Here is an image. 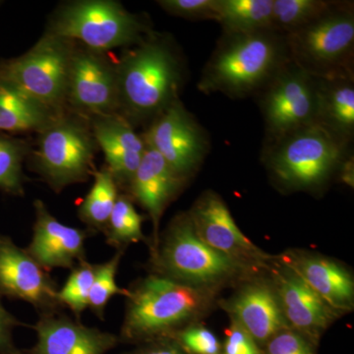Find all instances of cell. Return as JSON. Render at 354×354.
<instances>
[{
    "label": "cell",
    "instance_id": "obj_1",
    "mask_svg": "<svg viewBox=\"0 0 354 354\" xmlns=\"http://www.w3.org/2000/svg\"><path fill=\"white\" fill-rule=\"evenodd\" d=\"M118 114L135 127L153 121L178 99L183 66L174 46L151 34L115 62Z\"/></svg>",
    "mask_w": 354,
    "mask_h": 354
},
{
    "label": "cell",
    "instance_id": "obj_2",
    "mask_svg": "<svg viewBox=\"0 0 354 354\" xmlns=\"http://www.w3.org/2000/svg\"><path fill=\"white\" fill-rule=\"evenodd\" d=\"M215 295L216 291L149 274L128 290L120 341L136 346L176 334L208 312Z\"/></svg>",
    "mask_w": 354,
    "mask_h": 354
},
{
    "label": "cell",
    "instance_id": "obj_3",
    "mask_svg": "<svg viewBox=\"0 0 354 354\" xmlns=\"http://www.w3.org/2000/svg\"><path fill=\"white\" fill-rule=\"evenodd\" d=\"M153 274L177 283L216 291L239 281L255 268L218 252L203 242L189 214L176 216L152 248Z\"/></svg>",
    "mask_w": 354,
    "mask_h": 354
},
{
    "label": "cell",
    "instance_id": "obj_4",
    "mask_svg": "<svg viewBox=\"0 0 354 354\" xmlns=\"http://www.w3.org/2000/svg\"><path fill=\"white\" fill-rule=\"evenodd\" d=\"M286 51V43L274 31L228 34L209 60L200 90L232 97L251 94L285 66Z\"/></svg>",
    "mask_w": 354,
    "mask_h": 354
},
{
    "label": "cell",
    "instance_id": "obj_5",
    "mask_svg": "<svg viewBox=\"0 0 354 354\" xmlns=\"http://www.w3.org/2000/svg\"><path fill=\"white\" fill-rule=\"evenodd\" d=\"M38 134L32 167L55 192L94 176L97 143L88 118L66 111Z\"/></svg>",
    "mask_w": 354,
    "mask_h": 354
},
{
    "label": "cell",
    "instance_id": "obj_6",
    "mask_svg": "<svg viewBox=\"0 0 354 354\" xmlns=\"http://www.w3.org/2000/svg\"><path fill=\"white\" fill-rule=\"evenodd\" d=\"M46 35L58 37L90 50L106 53L136 46L150 36L144 21L111 0H80L58 8Z\"/></svg>",
    "mask_w": 354,
    "mask_h": 354
},
{
    "label": "cell",
    "instance_id": "obj_7",
    "mask_svg": "<svg viewBox=\"0 0 354 354\" xmlns=\"http://www.w3.org/2000/svg\"><path fill=\"white\" fill-rule=\"evenodd\" d=\"M76 43L44 35L31 50L0 62V82L57 113L67 109L70 65Z\"/></svg>",
    "mask_w": 354,
    "mask_h": 354
},
{
    "label": "cell",
    "instance_id": "obj_8",
    "mask_svg": "<svg viewBox=\"0 0 354 354\" xmlns=\"http://www.w3.org/2000/svg\"><path fill=\"white\" fill-rule=\"evenodd\" d=\"M344 146L325 128L310 125L276 142L268 165L286 189H318L341 165Z\"/></svg>",
    "mask_w": 354,
    "mask_h": 354
},
{
    "label": "cell",
    "instance_id": "obj_9",
    "mask_svg": "<svg viewBox=\"0 0 354 354\" xmlns=\"http://www.w3.org/2000/svg\"><path fill=\"white\" fill-rule=\"evenodd\" d=\"M286 46L293 62L314 76L348 70L354 43V17L351 10L333 9L286 35Z\"/></svg>",
    "mask_w": 354,
    "mask_h": 354
},
{
    "label": "cell",
    "instance_id": "obj_10",
    "mask_svg": "<svg viewBox=\"0 0 354 354\" xmlns=\"http://www.w3.org/2000/svg\"><path fill=\"white\" fill-rule=\"evenodd\" d=\"M272 141L317 124L318 79L295 62L286 64L270 81L262 104Z\"/></svg>",
    "mask_w": 354,
    "mask_h": 354
},
{
    "label": "cell",
    "instance_id": "obj_11",
    "mask_svg": "<svg viewBox=\"0 0 354 354\" xmlns=\"http://www.w3.org/2000/svg\"><path fill=\"white\" fill-rule=\"evenodd\" d=\"M142 137L146 146L160 155L184 180L199 169L208 153L204 130L179 99L151 122Z\"/></svg>",
    "mask_w": 354,
    "mask_h": 354
},
{
    "label": "cell",
    "instance_id": "obj_12",
    "mask_svg": "<svg viewBox=\"0 0 354 354\" xmlns=\"http://www.w3.org/2000/svg\"><path fill=\"white\" fill-rule=\"evenodd\" d=\"M67 109L88 120L118 113L115 62L104 53L75 44L70 65Z\"/></svg>",
    "mask_w": 354,
    "mask_h": 354
},
{
    "label": "cell",
    "instance_id": "obj_13",
    "mask_svg": "<svg viewBox=\"0 0 354 354\" xmlns=\"http://www.w3.org/2000/svg\"><path fill=\"white\" fill-rule=\"evenodd\" d=\"M188 214L198 236L211 248L252 268L270 259L239 230L218 193H202Z\"/></svg>",
    "mask_w": 354,
    "mask_h": 354
},
{
    "label": "cell",
    "instance_id": "obj_14",
    "mask_svg": "<svg viewBox=\"0 0 354 354\" xmlns=\"http://www.w3.org/2000/svg\"><path fill=\"white\" fill-rule=\"evenodd\" d=\"M57 291L48 272L26 249L0 234V297L23 300L41 314L57 312L62 306Z\"/></svg>",
    "mask_w": 354,
    "mask_h": 354
},
{
    "label": "cell",
    "instance_id": "obj_15",
    "mask_svg": "<svg viewBox=\"0 0 354 354\" xmlns=\"http://www.w3.org/2000/svg\"><path fill=\"white\" fill-rule=\"evenodd\" d=\"M272 272V285L288 327L319 346L321 337L339 314L286 262Z\"/></svg>",
    "mask_w": 354,
    "mask_h": 354
},
{
    "label": "cell",
    "instance_id": "obj_16",
    "mask_svg": "<svg viewBox=\"0 0 354 354\" xmlns=\"http://www.w3.org/2000/svg\"><path fill=\"white\" fill-rule=\"evenodd\" d=\"M35 220L27 252L44 270L73 269L86 260L88 232L60 223L41 200L34 202Z\"/></svg>",
    "mask_w": 354,
    "mask_h": 354
},
{
    "label": "cell",
    "instance_id": "obj_17",
    "mask_svg": "<svg viewBox=\"0 0 354 354\" xmlns=\"http://www.w3.org/2000/svg\"><path fill=\"white\" fill-rule=\"evenodd\" d=\"M32 329L37 342L26 354H106L120 342L118 335L88 327L58 311L39 314Z\"/></svg>",
    "mask_w": 354,
    "mask_h": 354
},
{
    "label": "cell",
    "instance_id": "obj_18",
    "mask_svg": "<svg viewBox=\"0 0 354 354\" xmlns=\"http://www.w3.org/2000/svg\"><path fill=\"white\" fill-rule=\"evenodd\" d=\"M223 305L232 320L241 326L261 348L274 335L290 328L274 285L263 279L249 281Z\"/></svg>",
    "mask_w": 354,
    "mask_h": 354
},
{
    "label": "cell",
    "instance_id": "obj_19",
    "mask_svg": "<svg viewBox=\"0 0 354 354\" xmlns=\"http://www.w3.org/2000/svg\"><path fill=\"white\" fill-rule=\"evenodd\" d=\"M90 121L95 143L104 153L106 169L118 188L128 190L146 151L143 137L118 113L95 116Z\"/></svg>",
    "mask_w": 354,
    "mask_h": 354
},
{
    "label": "cell",
    "instance_id": "obj_20",
    "mask_svg": "<svg viewBox=\"0 0 354 354\" xmlns=\"http://www.w3.org/2000/svg\"><path fill=\"white\" fill-rule=\"evenodd\" d=\"M185 181L172 171L160 155L147 146L128 191L133 199L145 209L152 221V248L157 245L160 239L158 225L160 218L169 203L183 187Z\"/></svg>",
    "mask_w": 354,
    "mask_h": 354
},
{
    "label": "cell",
    "instance_id": "obj_21",
    "mask_svg": "<svg viewBox=\"0 0 354 354\" xmlns=\"http://www.w3.org/2000/svg\"><path fill=\"white\" fill-rule=\"evenodd\" d=\"M283 262L337 314L353 310L354 281L346 267L330 258L304 252L290 254Z\"/></svg>",
    "mask_w": 354,
    "mask_h": 354
},
{
    "label": "cell",
    "instance_id": "obj_22",
    "mask_svg": "<svg viewBox=\"0 0 354 354\" xmlns=\"http://www.w3.org/2000/svg\"><path fill=\"white\" fill-rule=\"evenodd\" d=\"M318 79L317 124L325 128L342 144L354 131V87L349 70Z\"/></svg>",
    "mask_w": 354,
    "mask_h": 354
},
{
    "label": "cell",
    "instance_id": "obj_23",
    "mask_svg": "<svg viewBox=\"0 0 354 354\" xmlns=\"http://www.w3.org/2000/svg\"><path fill=\"white\" fill-rule=\"evenodd\" d=\"M59 114L0 82V132H39Z\"/></svg>",
    "mask_w": 354,
    "mask_h": 354
},
{
    "label": "cell",
    "instance_id": "obj_24",
    "mask_svg": "<svg viewBox=\"0 0 354 354\" xmlns=\"http://www.w3.org/2000/svg\"><path fill=\"white\" fill-rule=\"evenodd\" d=\"M274 0H216V21L228 34L272 30Z\"/></svg>",
    "mask_w": 354,
    "mask_h": 354
},
{
    "label": "cell",
    "instance_id": "obj_25",
    "mask_svg": "<svg viewBox=\"0 0 354 354\" xmlns=\"http://www.w3.org/2000/svg\"><path fill=\"white\" fill-rule=\"evenodd\" d=\"M118 196V186L106 167L95 171L94 183L79 207V218L92 232H104Z\"/></svg>",
    "mask_w": 354,
    "mask_h": 354
},
{
    "label": "cell",
    "instance_id": "obj_26",
    "mask_svg": "<svg viewBox=\"0 0 354 354\" xmlns=\"http://www.w3.org/2000/svg\"><path fill=\"white\" fill-rule=\"evenodd\" d=\"M143 216L135 209L132 200L127 195H120L116 200L108 225L102 234L109 245L124 251L130 244L146 241L142 230Z\"/></svg>",
    "mask_w": 354,
    "mask_h": 354
},
{
    "label": "cell",
    "instance_id": "obj_27",
    "mask_svg": "<svg viewBox=\"0 0 354 354\" xmlns=\"http://www.w3.org/2000/svg\"><path fill=\"white\" fill-rule=\"evenodd\" d=\"M334 8V2L323 0H274L272 30L290 34L323 17Z\"/></svg>",
    "mask_w": 354,
    "mask_h": 354
},
{
    "label": "cell",
    "instance_id": "obj_28",
    "mask_svg": "<svg viewBox=\"0 0 354 354\" xmlns=\"http://www.w3.org/2000/svg\"><path fill=\"white\" fill-rule=\"evenodd\" d=\"M29 153L25 140L0 133V190L14 196L24 194L22 167Z\"/></svg>",
    "mask_w": 354,
    "mask_h": 354
},
{
    "label": "cell",
    "instance_id": "obj_29",
    "mask_svg": "<svg viewBox=\"0 0 354 354\" xmlns=\"http://www.w3.org/2000/svg\"><path fill=\"white\" fill-rule=\"evenodd\" d=\"M123 252L124 251H116L111 259L95 266L94 283L88 297V308L101 321H104V313L109 300L118 295L127 297L128 293V290L120 288L116 283V274Z\"/></svg>",
    "mask_w": 354,
    "mask_h": 354
},
{
    "label": "cell",
    "instance_id": "obj_30",
    "mask_svg": "<svg viewBox=\"0 0 354 354\" xmlns=\"http://www.w3.org/2000/svg\"><path fill=\"white\" fill-rule=\"evenodd\" d=\"M95 266L87 260L79 263L72 269L66 283L57 291V297L62 306L71 310L76 320L80 321L81 316L88 308V297L94 283Z\"/></svg>",
    "mask_w": 354,
    "mask_h": 354
},
{
    "label": "cell",
    "instance_id": "obj_31",
    "mask_svg": "<svg viewBox=\"0 0 354 354\" xmlns=\"http://www.w3.org/2000/svg\"><path fill=\"white\" fill-rule=\"evenodd\" d=\"M172 337L189 354H221L223 344L211 330L195 322L179 330Z\"/></svg>",
    "mask_w": 354,
    "mask_h": 354
},
{
    "label": "cell",
    "instance_id": "obj_32",
    "mask_svg": "<svg viewBox=\"0 0 354 354\" xmlns=\"http://www.w3.org/2000/svg\"><path fill=\"white\" fill-rule=\"evenodd\" d=\"M318 344L297 330L286 328L272 337L264 346V354H317Z\"/></svg>",
    "mask_w": 354,
    "mask_h": 354
},
{
    "label": "cell",
    "instance_id": "obj_33",
    "mask_svg": "<svg viewBox=\"0 0 354 354\" xmlns=\"http://www.w3.org/2000/svg\"><path fill=\"white\" fill-rule=\"evenodd\" d=\"M158 3L167 13L185 19L216 20V0H162Z\"/></svg>",
    "mask_w": 354,
    "mask_h": 354
},
{
    "label": "cell",
    "instance_id": "obj_34",
    "mask_svg": "<svg viewBox=\"0 0 354 354\" xmlns=\"http://www.w3.org/2000/svg\"><path fill=\"white\" fill-rule=\"evenodd\" d=\"M221 354H264L262 348L241 326L232 321L225 332Z\"/></svg>",
    "mask_w": 354,
    "mask_h": 354
},
{
    "label": "cell",
    "instance_id": "obj_35",
    "mask_svg": "<svg viewBox=\"0 0 354 354\" xmlns=\"http://www.w3.org/2000/svg\"><path fill=\"white\" fill-rule=\"evenodd\" d=\"M23 325L24 324L7 311L0 299V354H26L16 348L12 339L13 330Z\"/></svg>",
    "mask_w": 354,
    "mask_h": 354
},
{
    "label": "cell",
    "instance_id": "obj_36",
    "mask_svg": "<svg viewBox=\"0 0 354 354\" xmlns=\"http://www.w3.org/2000/svg\"><path fill=\"white\" fill-rule=\"evenodd\" d=\"M122 354H189L184 351L172 335L158 337L136 344L130 351Z\"/></svg>",
    "mask_w": 354,
    "mask_h": 354
},
{
    "label": "cell",
    "instance_id": "obj_37",
    "mask_svg": "<svg viewBox=\"0 0 354 354\" xmlns=\"http://www.w3.org/2000/svg\"><path fill=\"white\" fill-rule=\"evenodd\" d=\"M342 172L341 177L344 183L348 184V186L353 187V160L348 158V160H342Z\"/></svg>",
    "mask_w": 354,
    "mask_h": 354
}]
</instances>
